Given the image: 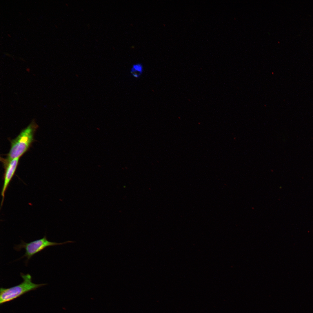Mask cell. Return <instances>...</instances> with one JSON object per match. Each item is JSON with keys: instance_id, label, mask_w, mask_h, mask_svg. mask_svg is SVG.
<instances>
[{"instance_id": "1", "label": "cell", "mask_w": 313, "mask_h": 313, "mask_svg": "<svg viewBox=\"0 0 313 313\" xmlns=\"http://www.w3.org/2000/svg\"><path fill=\"white\" fill-rule=\"evenodd\" d=\"M38 126L33 121L23 130L14 139L11 140V146L8 154L7 159L3 162L9 161L16 158H19L28 150L34 139V133Z\"/></svg>"}, {"instance_id": "2", "label": "cell", "mask_w": 313, "mask_h": 313, "mask_svg": "<svg viewBox=\"0 0 313 313\" xmlns=\"http://www.w3.org/2000/svg\"><path fill=\"white\" fill-rule=\"evenodd\" d=\"M23 281L19 284L8 288L1 287L0 290V304L10 301L29 291L46 285V283L37 284L32 282V277L29 274L20 273Z\"/></svg>"}, {"instance_id": "3", "label": "cell", "mask_w": 313, "mask_h": 313, "mask_svg": "<svg viewBox=\"0 0 313 313\" xmlns=\"http://www.w3.org/2000/svg\"><path fill=\"white\" fill-rule=\"evenodd\" d=\"M75 242L73 241H70L61 243L51 242L47 240L46 235H45L41 239L29 243H26L24 241L21 240V243L15 245L14 248L15 250L17 251H20L23 248L25 249L26 251L25 254L18 259L24 257H26L27 259L25 263L26 265H27L28 261L32 256L47 247L62 245L68 243H73Z\"/></svg>"}, {"instance_id": "4", "label": "cell", "mask_w": 313, "mask_h": 313, "mask_svg": "<svg viewBox=\"0 0 313 313\" xmlns=\"http://www.w3.org/2000/svg\"><path fill=\"white\" fill-rule=\"evenodd\" d=\"M19 158L12 159L9 161L3 162L5 168L4 181L1 192L2 199L1 206L2 205L5 192L15 172L19 159Z\"/></svg>"}, {"instance_id": "5", "label": "cell", "mask_w": 313, "mask_h": 313, "mask_svg": "<svg viewBox=\"0 0 313 313\" xmlns=\"http://www.w3.org/2000/svg\"><path fill=\"white\" fill-rule=\"evenodd\" d=\"M143 67L142 64L138 63L133 65L131 69L130 72L134 77L137 78L142 74Z\"/></svg>"}, {"instance_id": "6", "label": "cell", "mask_w": 313, "mask_h": 313, "mask_svg": "<svg viewBox=\"0 0 313 313\" xmlns=\"http://www.w3.org/2000/svg\"><path fill=\"white\" fill-rule=\"evenodd\" d=\"M8 36H9V37H11V35H10V34H8Z\"/></svg>"}, {"instance_id": "7", "label": "cell", "mask_w": 313, "mask_h": 313, "mask_svg": "<svg viewBox=\"0 0 313 313\" xmlns=\"http://www.w3.org/2000/svg\"><path fill=\"white\" fill-rule=\"evenodd\" d=\"M24 39L25 40H26V39H27L26 38H24Z\"/></svg>"}, {"instance_id": "8", "label": "cell", "mask_w": 313, "mask_h": 313, "mask_svg": "<svg viewBox=\"0 0 313 313\" xmlns=\"http://www.w3.org/2000/svg\"><path fill=\"white\" fill-rule=\"evenodd\" d=\"M27 19L29 21H30V20L28 18Z\"/></svg>"}, {"instance_id": "9", "label": "cell", "mask_w": 313, "mask_h": 313, "mask_svg": "<svg viewBox=\"0 0 313 313\" xmlns=\"http://www.w3.org/2000/svg\"><path fill=\"white\" fill-rule=\"evenodd\" d=\"M19 13L20 14H21V12H19Z\"/></svg>"}]
</instances>
